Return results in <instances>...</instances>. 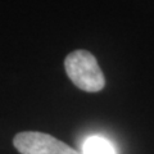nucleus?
Masks as SVG:
<instances>
[{
    "label": "nucleus",
    "instance_id": "f257e3e1",
    "mask_svg": "<svg viewBox=\"0 0 154 154\" xmlns=\"http://www.w3.org/2000/svg\"><path fill=\"white\" fill-rule=\"evenodd\" d=\"M67 76L80 90L98 93L105 86V79L96 58L90 51L79 49L69 53L64 59Z\"/></svg>",
    "mask_w": 154,
    "mask_h": 154
},
{
    "label": "nucleus",
    "instance_id": "f03ea898",
    "mask_svg": "<svg viewBox=\"0 0 154 154\" xmlns=\"http://www.w3.org/2000/svg\"><path fill=\"white\" fill-rule=\"evenodd\" d=\"M13 145L21 154H81L49 134L23 131L13 139Z\"/></svg>",
    "mask_w": 154,
    "mask_h": 154
},
{
    "label": "nucleus",
    "instance_id": "7ed1b4c3",
    "mask_svg": "<svg viewBox=\"0 0 154 154\" xmlns=\"http://www.w3.org/2000/svg\"><path fill=\"white\" fill-rule=\"evenodd\" d=\"M82 154H116V149L107 139L90 136L82 144Z\"/></svg>",
    "mask_w": 154,
    "mask_h": 154
}]
</instances>
